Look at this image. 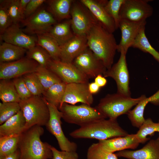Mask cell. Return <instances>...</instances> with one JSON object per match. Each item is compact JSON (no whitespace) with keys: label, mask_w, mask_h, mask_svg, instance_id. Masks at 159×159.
<instances>
[{"label":"cell","mask_w":159,"mask_h":159,"mask_svg":"<svg viewBox=\"0 0 159 159\" xmlns=\"http://www.w3.org/2000/svg\"><path fill=\"white\" fill-rule=\"evenodd\" d=\"M88 47L108 69L113 65L118 44L113 33L98 23L86 34Z\"/></svg>","instance_id":"cell-1"},{"label":"cell","mask_w":159,"mask_h":159,"mask_svg":"<svg viewBox=\"0 0 159 159\" xmlns=\"http://www.w3.org/2000/svg\"><path fill=\"white\" fill-rule=\"evenodd\" d=\"M44 131L42 126L35 125L20 134V159H52V146L40 139Z\"/></svg>","instance_id":"cell-2"},{"label":"cell","mask_w":159,"mask_h":159,"mask_svg":"<svg viewBox=\"0 0 159 159\" xmlns=\"http://www.w3.org/2000/svg\"><path fill=\"white\" fill-rule=\"evenodd\" d=\"M105 119L80 127L70 132L69 135L74 138L96 139L99 141L124 136L128 134L120 126L117 119Z\"/></svg>","instance_id":"cell-3"},{"label":"cell","mask_w":159,"mask_h":159,"mask_svg":"<svg viewBox=\"0 0 159 159\" xmlns=\"http://www.w3.org/2000/svg\"><path fill=\"white\" fill-rule=\"evenodd\" d=\"M146 97L144 95L132 98L117 92L108 94L100 99L97 107L106 118L117 119L120 116L127 114L133 107Z\"/></svg>","instance_id":"cell-4"},{"label":"cell","mask_w":159,"mask_h":159,"mask_svg":"<svg viewBox=\"0 0 159 159\" xmlns=\"http://www.w3.org/2000/svg\"><path fill=\"white\" fill-rule=\"evenodd\" d=\"M26 121L25 130L38 125L46 126L50 118L49 108L41 96H32L19 103Z\"/></svg>","instance_id":"cell-5"},{"label":"cell","mask_w":159,"mask_h":159,"mask_svg":"<svg viewBox=\"0 0 159 159\" xmlns=\"http://www.w3.org/2000/svg\"><path fill=\"white\" fill-rule=\"evenodd\" d=\"M66 122L81 127L94 121L107 118L97 106L82 104L76 105L64 103L59 108Z\"/></svg>","instance_id":"cell-6"},{"label":"cell","mask_w":159,"mask_h":159,"mask_svg":"<svg viewBox=\"0 0 159 159\" xmlns=\"http://www.w3.org/2000/svg\"><path fill=\"white\" fill-rule=\"evenodd\" d=\"M70 14L71 27L74 35H86L98 23L89 9L80 0H74Z\"/></svg>","instance_id":"cell-7"},{"label":"cell","mask_w":159,"mask_h":159,"mask_svg":"<svg viewBox=\"0 0 159 159\" xmlns=\"http://www.w3.org/2000/svg\"><path fill=\"white\" fill-rule=\"evenodd\" d=\"M46 101L50 113L49 119L45 126L47 129L56 138L61 150L76 151L77 148V144L69 141L62 130L61 126V112L57 107L46 100Z\"/></svg>","instance_id":"cell-8"},{"label":"cell","mask_w":159,"mask_h":159,"mask_svg":"<svg viewBox=\"0 0 159 159\" xmlns=\"http://www.w3.org/2000/svg\"><path fill=\"white\" fill-rule=\"evenodd\" d=\"M150 0H125L120 9V20L134 22L146 21L153 13V7L148 4Z\"/></svg>","instance_id":"cell-9"},{"label":"cell","mask_w":159,"mask_h":159,"mask_svg":"<svg viewBox=\"0 0 159 159\" xmlns=\"http://www.w3.org/2000/svg\"><path fill=\"white\" fill-rule=\"evenodd\" d=\"M26 34H44L57 23V21L48 11L44 9H38L22 22Z\"/></svg>","instance_id":"cell-10"},{"label":"cell","mask_w":159,"mask_h":159,"mask_svg":"<svg viewBox=\"0 0 159 159\" xmlns=\"http://www.w3.org/2000/svg\"><path fill=\"white\" fill-rule=\"evenodd\" d=\"M39 65L26 56L15 61L0 63V79L11 80L35 72Z\"/></svg>","instance_id":"cell-11"},{"label":"cell","mask_w":159,"mask_h":159,"mask_svg":"<svg viewBox=\"0 0 159 159\" xmlns=\"http://www.w3.org/2000/svg\"><path fill=\"white\" fill-rule=\"evenodd\" d=\"M126 54L120 53L118 61L103 74L105 77H110L115 81L117 93L131 96L129 87L130 76L126 60Z\"/></svg>","instance_id":"cell-12"},{"label":"cell","mask_w":159,"mask_h":159,"mask_svg":"<svg viewBox=\"0 0 159 159\" xmlns=\"http://www.w3.org/2000/svg\"><path fill=\"white\" fill-rule=\"evenodd\" d=\"M72 63L89 79L95 78L107 70L102 61L88 47L74 59Z\"/></svg>","instance_id":"cell-13"},{"label":"cell","mask_w":159,"mask_h":159,"mask_svg":"<svg viewBox=\"0 0 159 159\" xmlns=\"http://www.w3.org/2000/svg\"><path fill=\"white\" fill-rule=\"evenodd\" d=\"M67 84L89 83V79L72 63L52 59L47 67Z\"/></svg>","instance_id":"cell-14"},{"label":"cell","mask_w":159,"mask_h":159,"mask_svg":"<svg viewBox=\"0 0 159 159\" xmlns=\"http://www.w3.org/2000/svg\"><path fill=\"white\" fill-rule=\"evenodd\" d=\"M89 83H72L67 84L63 99L59 107L64 103L75 105L81 102L91 106L93 103L94 99L92 95L89 90Z\"/></svg>","instance_id":"cell-15"},{"label":"cell","mask_w":159,"mask_h":159,"mask_svg":"<svg viewBox=\"0 0 159 159\" xmlns=\"http://www.w3.org/2000/svg\"><path fill=\"white\" fill-rule=\"evenodd\" d=\"M146 21L134 22L125 19H120L119 28L121 31V37L118 44L117 51L120 53L127 54L129 48L132 46L137 36L143 28Z\"/></svg>","instance_id":"cell-16"},{"label":"cell","mask_w":159,"mask_h":159,"mask_svg":"<svg viewBox=\"0 0 159 159\" xmlns=\"http://www.w3.org/2000/svg\"><path fill=\"white\" fill-rule=\"evenodd\" d=\"M89 9L98 23L109 32L113 33L116 30L114 21L106 10V0H80Z\"/></svg>","instance_id":"cell-17"},{"label":"cell","mask_w":159,"mask_h":159,"mask_svg":"<svg viewBox=\"0 0 159 159\" xmlns=\"http://www.w3.org/2000/svg\"><path fill=\"white\" fill-rule=\"evenodd\" d=\"M4 42L28 50L37 44V38L25 33L19 24H13L0 35Z\"/></svg>","instance_id":"cell-18"},{"label":"cell","mask_w":159,"mask_h":159,"mask_svg":"<svg viewBox=\"0 0 159 159\" xmlns=\"http://www.w3.org/2000/svg\"><path fill=\"white\" fill-rule=\"evenodd\" d=\"M88 47L86 35H77L60 46L61 61L72 63L74 59Z\"/></svg>","instance_id":"cell-19"},{"label":"cell","mask_w":159,"mask_h":159,"mask_svg":"<svg viewBox=\"0 0 159 159\" xmlns=\"http://www.w3.org/2000/svg\"><path fill=\"white\" fill-rule=\"evenodd\" d=\"M115 154L118 157L128 159H159V137L156 139L151 140L140 149L125 150Z\"/></svg>","instance_id":"cell-20"},{"label":"cell","mask_w":159,"mask_h":159,"mask_svg":"<svg viewBox=\"0 0 159 159\" xmlns=\"http://www.w3.org/2000/svg\"><path fill=\"white\" fill-rule=\"evenodd\" d=\"M98 143L105 150L112 153L127 149H134L140 144L135 134L99 140Z\"/></svg>","instance_id":"cell-21"},{"label":"cell","mask_w":159,"mask_h":159,"mask_svg":"<svg viewBox=\"0 0 159 159\" xmlns=\"http://www.w3.org/2000/svg\"><path fill=\"white\" fill-rule=\"evenodd\" d=\"M26 121L21 110L0 126V137L20 135L25 130Z\"/></svg>","instance_id":"cell-22"},{"label":"cell","mask_w":159,"mask_h":159,"mask_svg":"<svg viewBox=\"0 0 159 159\" xmlns=\"http://www.w3.org/2000/svg\"><path fill=\"white\" fill-rule=\"evenodd\" d=\"M44 34L52 38L60 46L62 45L74 35L71 28L70 19L55 24Z\"/></svg>","instance_id":"cell-23"},{"label":"cell","mask_w":159,"mask_h":159,"mask_svg":"<svg viewBox=\"0 0 159 159\" xmlns=\"http://www.w3.org/2000/svg\"><path fill=\"white\" fill-rule=\"evenodd\" d=\"M73 0H49L46 1L48 11L57 21L71 19V9Z\"/></svg>","instance_id":"cell-24"},{"label":"cell","mask_w":159,"mask_h":159,"mask_svg":"<svg viewBox=\"0 0 159 159\" xmlns=\"http://www.w3.org/2000/svg\"><path fill=\"white\" fill-rule=\"evenodd\" d=\"M27 50L4 42L0 46V63L11 62L19 59L24 57Z\"/></svg>","instance_id":"cell-25"},{"label":"cell","mask_w":159,"mask_h":159,"mask_svg":"<svg viewBox=\"0 0 159 159\" xmlns=\"http://www.w3.org/2000/svg\"><path fill=\"white\" fill-rule=\"evenodd\" d=\"M67 84L63 81L54 84L44 91L43 97L48 102L58 108L63 99Z\"/></svg>","instance_id":"cell-26"},{"label":"cell","mask_w":159,"mask_h":159,"mask_svg":"<svg viewBox=\"0 0 159 159\" xmlns=\"http://www.w3.org/2000/svg\"><path fill=\"white\" fill-rule=\"evenodd\" d=\"M36 45L45 49L49 54L52 59L61 61L60 46L52 38L44 34H38Z\"/></svg>","instance_id":"cell-27"},{"label":"cell","mask_w":159,"mask_h":159,"mask_svg":"<svg viewBox=\"0 0 159 159\" xmlns=\"http://www.w3.org/2000/svg\"><path fill=\"white\" fill-rule=\"evenodd\" d=\"M152 100L151 96L146 97L140 102L133 109L129 112L127 115L133 126L139 128L144 123L145 120L144 117L145 108Z\"/></svg>","instance_id":"cell-28"},{"label":"cell","mask_w":159,"mask_h":159,"mask_svg":"<svg viewBox=\"0 0 159 159\" xmlns=\"http://www.w3.org/2000/svg\"><path fill=\"white\" fill-rule=\"evenodd\" d=\"M0 80V99L2 102L19 103L21 100L12 80Z\"/></svg>","instance_id":"cell-29"},{"label":"cell","mask_w":159,"mask_h":159,"mask_svg":"<svg viewBox=\"0 0 159 159\" xmlns=\"http://www.w3.org/2000/svg\"><path fill=\"white\" fill-rule=\"evenodd\" d=\"M20 135L0 137V159L15 152L18 149Z\"/></svg>","instance_id":"cell-30"},{"label":"cell","mask_w":159,"mask_h":159,"mask_svg":"<svg viewBox=\"0 0 159 159\" xmlns=\"http://www.w3.org/2000/svg\"><path fill=\"white\" fill-rule=\"evenodd\" d=\"M145 27L143 28L137 36L132 47L138 49L144 52L151 54L159 62V52L151 45L145 33Z\"/></svg>","instance_id":"cell-31"},{"label":"cell","mask_w":159,"mask_h":159,"mask_svg":"<svg viewBox=\"0 0 159 159\" xmlns=\"http://www.w3.org/2000/svg\"><path fill=\"white\" fill-rule=\"evenodd\" d=\"M159 133V120L158 122H153L150 118L145 119L136 134L140 143L143 144L150 139L148 135H153L155 133Z\"/></svg>","instance_id":"cell-32"},{"label":"cell","mask_w":159,"mask_h":159,"mask_svg":"<svg viewBox=\"0 0 159 159\" xmlns=\"http://www.w3.org/2000/svg\"><path fill=\"white\" fill-rule=\"evenodd\" d=\"M44 91L54 84L62 82L61 79L49 69L39 65L35 72Z\"/></svg>","instance_id":"cell-33"},{"label":"cell","mask_w":159,"mask_h":159,"mask_svg":"<svg viewBox=\"0 0 159 159\" xmlns=\"http://www.w3.org/2000/svg\"><path fill=\"white\" fill-rule=\"evenodd\" d=\"M26 54L27 57L35 61L39 65L47 68L52 59L45 49L37 45L27 50Z\"/></svg>","instance_id":"cell-34"},{"label":"cell","mask_w":159,"mask_h":159,"mask_svg":"<svg viewBox=\"0 0 159 159\" xmlns=\"http://www.w3.org/2000/svg\"><path fill=\"white\" fill-rule=\"evenodd\" d=\"M19 1L20 0H1L0 1V6L6 11L13 24H18L24 19L19 10Z\"/></svg>","instance_id":"cell-35"},{"label":"cell","mask_w":159,"mask_h":159,"mask_svg":"<svg viewBox=\"0 0 159 159\" xmlns=\"http://www.w3.org/2000/svg\"><path fill=\"white\" fill-rule=\"evenodd\" d=\"M87 159H118L115 153L105 150L98 143L92 144L88 148Z\"/></svg>","instance_id":"cell-36"},{"label":"cell","mask_w":159,"mask_h":159,"mask_svg":"<svg viewBox=\"0 0 159 159\" xmlns=\"http://www.w3.org/2000/svg\"><path fill=\"white\" fill-rule=\"evenodd\" d=\"M22 77L32 96L42 95L44 91V88L34 72L26 74Z\"/></svg>","instance_id":"cell-37"},{"label":"cell","mask_w":159,"mask_h":159,"mask_svg":"<svg viewBox=\"0 0 159 159\" xmlns=\"http://www.w3.org/2000/svg\"><path fill=\"white\" fill-rule=\"evenodd\" d=\"M21 110L19 103H0V124L1 125Z\"/></svg>","instance_id":"cell-38"},{"label":"cell","mask_w":159,"mask_h":159,"mask_svg":"<svg viewBox=\"0 0 159 159\" xmlns=\"http://www.w3.org/2000/svg\"><path fill=\"white\" fill-rule=\"evenodd\" d=\"M125 0H107L105 7L107 11L113 19L116 30L119 28L120 21L119 13L122 5Z\"/></svg>","instance_id":"cell-39"},{"label":"cell","mask_w":159,"mask_h":159,"mask_svg":"<svg viewBox=\"0 0 159 159\" xmlns=\"http://www.w3.org/2000/svg\"><path fill=\"white\" fill-rule=\"evenodd\" d=\"M12 81L21 100L26 99L32 96L22 76L14 79Z\"/></svg>","instance_id":"cell-40"},{"label":"cell","mask_w":159,"mask_h":159,"mask_svg":"<svg viewBox=\"0 0 159 159\" xmlns=\"http://www.w3.org/2000/svg\"><path fill=\"white\" fill-rule=\"evenodd\" d=\"M52 159H79L76 151H59L52 146Z\"/></svg>","instance_id":"cell-41"},{"label":"cell","mask_w":159,"mask_h":159,"mask_svg":"<svg viewBox=\"0 0 159 159\" xmlns=\"http://www.w3.org/2000/svg\"><path fill=\"white\" fill-rule=\"evenodd\" d=\"M13 24L11 19L5 10L0 6V34H2Z\"/></svg>","instance_id":"cell-42"},{"label":"cell","mask_w":159,"mask_h":159,"mask_svg":"<svg viewBox=\"0 0 159 159\" xmlns=\"http://www.w3.org/2000/svg\"><path fill=\"white\" fill-rule=\"evenodd\" d=\"M46 1L45 0H30L25 11L24 19L34 14L38 8Z\"/></svg>","instance_id":"cell-43"},{"label":"cell","mask_w":159,"mask_h":159,"mask_svg":"<svg viewBox=\"0 0 159 159\" xmlns=\"http://www.w3.org/2000/svg\"><path fill=\"white\" fill-rule=\"evenodd\" d=\"M30 0H20L19 10L21 16L24 19V13L26 7Z\"/></svg>","instance_id":"cell-44"},{"label":"cell","mask_w":159,"mask_h":159,"mask_svg":"<svg viewBox=\"0 0 159 159\" xmlns=\"http://www.w3.org/2000/svg\"><path fill=\"white\" fill-rule=\"evenodd\" d=\"M94 82L100 87H104L106 85L107 80L102 74H99L95 78Z\"/></svg>","instance_id":"cell-45"},{"label":"cell","mask_w":159,"mask_h":159,"mask_svg":"<svg viewBox=\"0 0 159 159\" xmlns=\"http://www.w3.org/2000/svg\"><path fill=\"white\" fill-rule=\"evenodd\" d=\"M100 88L95 82L88 84L89 91L92 95L97 93L99 92Z\"/></svg>","instance_id":"cell-46"},{"label":"cell","mask_w":159,"mask_h":159,"mask_svg":"<svg viewBox=\"0 0 159 159\" xmlns=\"http://www.w3.org/2000/svg\"><path fill=\"white\" fill-rule=\"evenodd\" d=\"M20 152L19 149L15 152L6 157L3 159H20Z\"/></svg>","instance_id":"cell-47"}]
</instances>
